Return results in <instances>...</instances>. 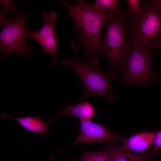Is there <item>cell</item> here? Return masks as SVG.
<instances>
[{
	"label": "cell",
	"instance_id": "cell-12",
	"mask_svg": "<svg viewBox=\"0 0 161 161\" xmlns=\"http://www.w3.org/2000/svg\"><path fill=\"white\" fill-rule=\"evenodd\" d=\"M4 118H11L18 123L24 128L35 134H49V130L40 116L36 117H15L1 114Z\"/></svg>",
	"mask_w": 161,
	"mask_h": 161
},
{
	"label": "cell",
	"instance_id": "cell-18",
	"mask_svg": "<svg viewBox=\"0 0 161 161\" xmlns=\"http://www.w3.org/2000/svg\"><path fill=\"white\" fill-rule=\"evenodd\" d=\"M0 23L1 27H5L11 24L14 20L15 18L12 16H10L9 19H7L4 15L0 12Z\"/></svg>",
	"mask_w": 161,
	"mask_h": 161
},
{
	"label": "cell",
	"instance_id": "cell-4",
	"mask_svg": "<svg viewBox=\"0 0 161 161\" xmlns=\"http://www.w3.org/2000/svg\"><path fill=\"white\" fill-rule=\"evenodd\" d=\"M142 7L136 15L124 13L127 16L125 19L131 42L149 48L161 36V16L154 9L150 0L144 1Z\"/></svg>",
	"mask_w": 161,
	"mask_h": 161
},
{
	"label": "cell",
	"instance_id": "cell-6",
	"mask_svg": "<svg viewBox=\"0 0 161 161\" xmlns=\"http://www.w3.org/2000/svg\"><path fill=\"white\" fill-rule=\"evenodd\" d=\"M25 14L23 12L16 14L14 21L0 32L1 59H4L11 53L27 57L32 55L30 47L26 44L29 30L25 22Z\"/></svg>",
	"mask_w": 161,
	"mask_h": 161
},
{
	"label": "cell",
	"instance_id": "cell-13",
	"mask_svg": "<svg viewBox=\"0 0 161 161\" xmlns=\"http://www.w3.org/2000/svg\"><path fill=\"white\" fill-rule=\"evenodd\" d=\"M119 0H96L93 5L97 9L106 10L111 13L120 16L122 14L119 7Z\"/></svg>",
	"mask_w": 161,
	"mask_h": 161
},
{
	"label": "cell",
	"instance_id": "cell-9",
	"mask_svg": "<svg viewBox=\"0 0 161 161\" xmlns=\"http://www.w3.org/2000/svg\"><path fill=\"white\" fill-rule=\"evenodd\" d=\"M104 149L108 154V161H156V153H132L121 149L115 142L106 143Z\"/></svg>",
	"mask_w": 161,
	"mask_h": 161
},
{
	"label": "cell",
	"instance_id": "cell-14",
	"mask_svg": "<svg viewBox=\"0 0 161 161\" xmlns=\"http://www.w3.org/2000/svg\"><path fill=\"white\" fill-rule=\"evenodd\" d=\"M78 161H108V154L105 151H86Z\"/></svg>",
	"mask_w": 161,
	"mask_h": 161
},
{
	"label": "cell",
	"instance_id": "cell-2",
	"mask_svg": "<svg viewBox=\"0 0 161 161\" xmlns=\"http://www.w3.org/2000/svg\"><path fill=\"white\" fill-rule=\"evenodd\" d=\"M64 60L63 66L70 67L81 79L84 90L81 98L101 96L110 102L116 99L112 88V83L120 76L110 72H104L99 67L98 58H87L86 60Z\"/></svg>",
	"mask_w": 161,
	"mask_h": 161
},
{
	"label": "cell",
	"instance_id": "cell-17",
	"mask_svg": "<svg viewBox=\"0 0 161 161\" xmlns=\"http://www.w3.org/2000/svg\"><path fill=\"white\" fill-rule=\"evenodd\" d=\"M154 147L151 152L155 153L157 152L161 148V130L157 132L154 141Z\"/></svg>",
	"mask_w": 161,
	"mask_h": 161
},
{
	"label": "cell",
	"instance_id": "cell-3",
	"mask_svg": "<svg viewBox=\"0 0 161 161\" xmlns=\"http://www.w3.org/2000/svg\"><path fill=\"white\" fill-rule=\"evenodd\" d=\"M105 32L101 39L102 55L109 61V71L120 76L133 46L124 15L113 14L106 23Z\"/></svg>",
	"mask_w": 161,
	"mask_h": 161
},
{
	"label": "cell",
	"instance_id": "cell-16",
	"mask_svg": "<svg viewBox=\"0 0 161 161\" xmlns=\"http://www.w3.org/2000/svg\"><path fill=\"white\" fill-rule=\"evenodd\" d=\"M0 3L3 11L2 13L4 15L9 13H14L17 12L16 3L12 0H1Z\"/></svg>",
	"mask_w": 161,
	"mask_h": 161
},
{
	"label": "cell",
	"instance_id": "cell-1",
	"mask_svg": "<svg viewBox=\"0 0 161 161\" xmlns=\"http://www.w3.org/2000/svg\"><path fill=\"white\" fill-rule=\"evenodd\" d=\"M66 6L67 14L75 26L72 29L79 37V44L87 58L102 55L100 31L103 24L113 14L106 10H98L84 0H77L73 5L64 0L59 1Z\"/></svg>",
	"mask_w": 161,
	"mask_h": 161
},
{
	"label": "cell",
	"instance_id": "cell-21",
	"mask_svg": "<svg viewBox=\"0 0 161 161\" xmlns=\"http://www.w3.org/2000/svg\"><path fill=\"white\" fill-rule=\"evenodd\" d=\"M161 39V36L157 40H159V39Z\"/></svg>",
	"mask_w": 161,
	"mask_h": 161
},
{
	"label": "cell",
	"instance_id": "cell-8",
	"mask_svg": "<svg viewBox=\"0 0 161 161\" xmlns=\"http://www.w3.org/2000/svg\"><path fill=\"white\" fill-rule=\"evenodd\" d=\"M80 122V132L72 145L84 142L94 143L98 142L107 143L117 141L123 142L125 140L119 134L112 132L102 125L98 124L90 120Z\"/></svg>",
	"mask_w": 161,
	"mask_h": 161
},
{
	"label": "cell",
	"instance_id": "cell-5",
	"mask_svg": "<svg viewBox=\"0 0 161 161\" xmlns=\"http://www.w3.org/2000/svg\"><path fill=\"white\" fill-rule=\"evenodd\" d=\"M132 43V49L120 75L121 82L125 85H136L147 88L150 83L160 79L152 72L153 54L149 48Z\"/></svg>",
	"mask_w": 161,
	"mask_h": 161
},
{
	"label": "cell",
	"instance_id": "cell-20",
	"mask_svg": "<svg viewBox=\"0 0 161 161\" xmlns=\"http://www.w3.org/2000/svg\"><path fill=\"white\" fill-rule=\"evenodd\" d=\"M161 48V39L157 40L152 44L149 47V48Z\"/></svg>",
	"mask_w": 161,
	"mask_h": 161
},
{
	"label": "cell",
	"instance_id": "cell-15",
	"mask_svg": "<svg viewBox=\"0 0 161 161\" xmlns=\"http://www.w3.org/2000/svg\"><path fill=\"white\" fill-rule=\"evenodd\" d=\"M128 7L126 10L123 12L126 14L136 15L139 13L142 9L140 5V0H126Z\"/></svg>",
	"mask_w": 161,
	"mask_h": 161
},
{
	"label": "cell",
	"instance_id": "cell-19",
	"mask_svg": "<svg viewBox=\"0 0 161 161\" xmlns=\"http://www.w3.org/2000/svg\"><path fill=\"white\" fill-rule=\"evenodd\" d=\"M150 1L155 11L159 14L161 13V0H152Z\"/></svg>",
	"mask_w": 161,
	"mask_h": 161
},
{
	"label": "cell",
	"instance_id": "cell-10",
	"mask_svg": "<svg viewBox=\"0 0 161 161\" xmlns=\"http://www.w3.org/2000/svg\"><path fill=\"white\" fill-rule=\"evenodd\" d=\"M157 131L135 133L123 142L120 148L135 153L145 152L154 143Z\"/></svg>",
	"mask_w": 161,
	"mask_h": 161
},
{
	"label": "cell",
	"instance_id": "cell-11",
	"mask_svg": "<svg viewBox=\"0 0 161 161\" xmlns=\"http://www.w3.org/2000/svg\"><path fill=\"white\" fill-rule=\"evenodd\" d=\"M63 114L67 117H77L80 121L90 120L95 115V111L89 102L85 101L74 105L66 106L59 114L60 116Z\"/></svg>",
	"mask_w": 161,
	"mask_h": 161
},
{
	"label": "cell",
	"instance_id": "cell-7",
	"mask_svg": "<svg viewBox=\"0 0 161 161\" xmlns=\"http://www.w3.org/2000/svg\"><path fill=\"white\" fill-rule=\"evenodd\" d=\"M43 25L40 30L35 32L29 30L28 37L37 42L41 46L43 51L48 53L53 56L52 63L57 64L58 50L56 37L54 31L57 16L51 10L43 12Z\"/></svg>",
	"mask_w": 161,
	"mask_h": 161
}]
</instances>
